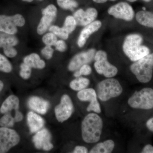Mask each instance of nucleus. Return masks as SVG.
<instances>
[{"mask_svg": "<svg viewBox=\"0 0 153 153\" xmlns=\"http://www.w3.org/2000/svg\"><path fill=\"white\" fill-rule=\"evenodd\" d=\"M20 141V136L15 130L0 127V153L7 152Z\"/></svg>", "mask_w": 153, "mask_h": 153, "instance_id": "7", "label": "nucleus"}, {"mask_svg": "<svg viewBox=\"0 0 153 153\" xmlns=\"http://www.w3.org/2000/svg\"><path fill=\"white\" fill-rule=\"evenodd\" d=\"M101 26V22L98 20L94 21L89 25L85 26L81 31L78 37L77 42L78 47H83L91 35L98 31Z\"/></svg>", "mask_w": 153, "mask_h": 153, "instance_id": "16", "label": "nucleus"}, {"mask_svg": "<svg viewBox=\"0 0 153 153\" xmlns=\"http://www.w3.org/2000/svg\"><path fill=\"white\" fill-rule=\"evenodd\" d=\"M24 62L31 68L36 69H43L46 66L45 61L41 60L39 55L36 53H32L25 57Z\"/></svg>", "mask_w": 153, "mask_h": 153, "instance_id": "21", "label": "nucleus"}, {"mask_svg": "<svg viewBox=\"0 0 153 153\" xmlns=\"http://www.w3.org/2000/svg\"><path fill=\"white\" fill-rule=\"evenodd\" d=\"M130 69L139 82H149L153 76V53L149 54L133 63Z\"/></svg>", "mask_w": 153, "mask_h": 153, "instance_id": "3", "label": "nucleus"}, {"mask_svg": "<svg viewBox=\"0 0 153 153\" xmlns=\"http://www.w3.org/2000/svg\"><path fill=\"white\" fill-rule=\"evenodd\" d=\"M74 110V105L71 97L68 94H63L60 99V103L55 107L56 119L61 123L66 121L71 117Z\"/></svg>", "mask_w": 153, "mask_h": 153, "instance_id": "9", "label": "nucleus"}, {"mask_svg": "<svg viewBox=\"0 0 153 153\" xmlns=\"http://www.w3.org/2000/svg\"><path fill=\"white\" fill-rule=\"evenodd\" d=\"M123 88L117 79L108 78L99 82L97 86V97L102 101H107L111 99L119 96Z\"/></svg>", "mask_w": 153, "mask_h": 153, "instance_id": "4", "label": "nucleus"}, {"mask_svg": "<svg viewBox=\"0 0 153 153\" xmlns=\"http://www.w3.org/2000/svg\"><path fill=\"white\" fill-rule=\"evenodd\" d=\"M57 13V7L52 4L42 9L43 16L37 27V32L38 34L43 35L47 32L56 19Z\"/></svg>", "mask_w": 153, "mask_h": 153, "instance_id": "11", "label": "nucleus"}, {"mask_svg": "<svg viewBox=\"0 0 153 153\" xmlns=\"http://www.w3.org/2000/svg\"><path fill=\"white\" fill-rule=\"evenodd\" d=\"M98 15L97 11L94 8H88L85 11L79 9L74 13V17L76 25L85 26L92 23L96 19Z\"/></svg>", "mask_w": 153, "mask_h": 153, "instance_id": "15", "label": "nucleus"}, {"mask_svg": "<svg viewBox=\"0 0 153 153\" xmlns=\"http://www.w3.org/2000/svg\"><path fill=\"white\" fill-rule=\"evenodd\" d=\"M20 105V100L15 95L9 96L3 102L0 108V112L3 114L10 112L13 110H18Z\"/></svg>", "mask_w": 153, "mask_h": 153, "instance_id": "19", "label": "nucleus"}, {"mask_svg": "<svg viewBox=\"0 0 153 153\" xmlns=\"http://www.w3.org/2000/svg\"><path fill=\"white\" fill-rule=\"evenodd\" d=\"M25 24V19L21 14L13 16L0 15L1 32L15 35L18 32L17 27H23Z\"/></svg>", "mask_w": 153, "mask_h": 153, "instance_id": "8", "label": "nucleus"}, {"mask_svg": "<svg viewBox=\"0 0 153 153\" xmlns=\"http://www.w3.org/2000/svg\"><path fill=\"white\" fill-rule=\"evenodd\" d=\"M115 143L112 140H108L103 142L98 143L93 147L90 153H110L114 149Z\"/></svg>", "mask_w": 153, "mask_h": 153, "instance_id": "20", "label": "nucleus"}, {"mask_svg": "<svg viewBox=\"0 0 153 153\" xmlns=\"http://www.w3.org/2000/svg\"><path fill=\"white\" fill-rule=\"evenodd\" d=\"M76 23L73 16H68L65 19L63 27L69 34L72 33L76 28Z\"/></svg>", "mask_w": 153, "mask_h": 153, "instance_id": "27", "label": "nucleus"}, {"mask_svg": "<svg viewBox=\"0 0 153 153\" xmlns=\"http://www.w3.org/2000/svg\"><path fill=\"white\" fill-rule=\"evenodd\" d=\"M36 133L33 137V140L36 149L45 151L53 149L54 146L51 143V135L48 130L41 129Z\"/></svg>", "mask_w": 153, "mask_h": 153, "instance_id": "14", "label": "nucleus"}, {"mask_svg": "<svg viewBox=\"0 0 153 153\" xmlns=\"http://www.w3.org/2000/svg\"><path fill=\"white\" fill-rule=\"evenodd\" d=\"M79 69V72L81 76H87L91 74L92 72V69L88 64L83 65Z\"/></svg>", "mask_w": 153, "mask_h": 153, "instance_id": "34", "label": "nucleus"}, {"mask_svg": "<svg viewBox=\"0 0 153 153\" xmlns=\"http://www.w3.org/2000/svg\"><path fill=\"white\" fill-rule=\"evenodd\" d=\"M95 53V49H91L76 54L70 60L68 66V70L76 71L83 65L90 63L94 59Z\"/></svg>", "mask_w": 153, "mask_h": 153, "instance_id": "13", "label": "nucleus"}, {"mask_svg": "<svg viewBox=\"0 0 153 153\" xmlns=\"http://www.w3.org/2000/svg\"><path fill=\"white\" fill-rule=\"evenodd\" d=\"M88 152L87 148L84 146H77L74 148L72 153H87Z\"/></svg>", "mask_w": 153, "mask_h": 153, "instance_id": "36", "label": "nucleus"}, {"mask_svg": "<svg viewBox=\"0 0 153 153\" xmlns=\"http://www.w3.org/2000/svg\"><path fill=\"white\" fill-rule=\"evenodd\" d=\"M3 46H4L3 44L1 42H0V48H3Z\"/></svg>", "mask_w": 153, "mask_h": 153, "instance_id": "45", "label": "nucleus"}, {"mask_svg": "<svg viewBox=\"0 0 153 153\" xmlns=\"http://www.w3.org/2000/svg\"><path fill=\"white\" fill-rule=\"evenodd\" d=\"M103 128V121L98 114L91 113L84 117L81 123L82 140L87 143H94L100 140Z\"/></svg>", "mask_w": 153, "mask_h": 153, "instance_id": "1", "label": "nucleus"}, {"mask_svg": "<svg viewBox=\"0 0 153 153\" xmlns=\"http://www.w3.org/2000/svg\"><path fill=\"white\" fill-rule=\"evenodd\" d=\"M57 2L58 5L64 10H73L78 6V3L75 0H57Z\"/></svg>", "mask_w": 153, "mask_h": 153, "instance_id": "28", "label": "nucleus"}, {"mask_svg": "<svg viewBox=\"0 0 153 153\" xmlns=\"http://www.w3.org/2000/svg\"><path fill=\"white\" fill-rule=\"evenodd\" d=\"M23 1L27 2L30 3L33 2L34 0H22Z\"/></svg>", "mask_w": 153, "mask_h": 153, "instance_id": "43", "label": "nucleus"}, {"mask_svg": "<svg viewBox=\"0 0 153 153\" xmlns=\"http://www.w3.org/2000/svg\"><path fill=\"white\" fill-rule=\"evenodd\" d=\"M136 19L140 25L153 28V13L146 11H139L136 14Z\"/></svg>", "mask_w": 153, "mask_h": 153, "instance_id": "22", "label": "nucleus"}, {"mask_svg": "<svg viewBox=\"0 0 153 153\" xmlns=\"http://www.w3.org/2000/svg\"><path fill=\"white\" fill-rule=\"evenodd\" d=\"M94 67L97 73L102 74L107 78H111L117 75L118 69L108 60L107 54L103 50L96 52L94 55Z\"/></svg>", "mask_w": 153, "mask_h": 153, "instance_id": "6", "label": "nucleus"}, {"mask_svg": "<svg viewBox=\"0 0 153 153\" xmlns=\"http://www.w3.org/2000/svg\"><path fill=\"white\" fill-rule=\"evenodd\" d=\"M3 48L4 53L7 57L13 58L16 57L18 54L17 50L13 46H4Z\"/></svg>", "mask_w": 153, "mask_h": 153, "instance_id": "32", "label": "nucleus"}, {"mask_svg": "<svg viewBox=\"0 0 153 153\" xmlns=\"http://www.w3.org/2000/svg\"><path fill=\"white\" fill-rule=\"evenodd\" d=\"M146 126L150 131L153 132V117L151 118L147 121Z\"/></svg>", "mask_w": 153, "mask_h": 153, "instance_id": "39", "label": "nucleus"}, {"mask_svg": "<svg viewBox=\"0 0 153 153\" xmlns=\"http://www.w3.org/2000/svg\"><path fill=\"white\" fill-rule=\"evenodd\" d=\"M14 120H15V122H20L23 120L24 118V115L23 114L21 111L18 110L15 111V116H14Z\"/></svg>", "mask_w": 153, "mask_h": 153, "instance_id": "37", "label": "nucleus"}, {"mask_svg": "<svg viewBox=\"0 0 153 153\" xmlns=\"http://www.w3.org/2000/svg\"><path fill=\"white\" fill-rule=\"evenodd\" d=\"M15 121L10 113L4 114L0 118V126L3 127L12 128L14 126Z\"/></svg>", "mask_w": 153, "mask_h": 153, "instance_id": "25", "label": "nucleus"}, {"mask_svg": "<svg viewBox=\"0 0 153 153\" xmlns=\"http://www.w3.org/2000/svg\"><path fill=\"white\" fill-rule=\"evenodd\" d=\"M4 87V84L1 80H0V92L3 90Z\"/></svg>", "mask_w": 153, "mask_h": 153, "instance_id": "42", "label": "nucleus"}, {"mask_svg": "<svg viewBox=\"0 0 153 153\" xmlns=\"http://www.w3.org/2000/svg\"><path fill=\"white\" fill-rule=\"evenodd\" d=\"M143 1L146 2H149L151 0H143Z\"/></svg>", "mask_w": 153, "mask_h": 153, "instance_id": "46", "label": "nucleus"}, {"mask_svg": "<svg viewBox=\"0 0 153 153\" xmlns=\"http://www.w3.org/2000/svg\"><path fill=\"white\" fill-rule=\"evenodd\" d=\"M49 105V102L38 96L32 97L28 101V105L30 109L41 114L47 113Z\"/></svg>", "mask_w": 153, "mask_h": 153, "instance_id": "17", "label": "nucleus"}, {"mask_svg": "<svg viewBox=\"0 0 153 153\" xmlns=\"http://www.w3.org/2000/svg\"><path fill=\"white\" fill-rule=\"evenodd\" d=\"M74 76H75L76 78V77H79V76H81L80 73H79V70H77L75 71V72H74Z\"/></svg>", "mask_w": 153, "mask_h": 153, "instance_id": "41", "label": "nucleus"}, {"mask_svg": "<svg viewBox=\"0 0 153 153\" xmlns=\"http://www.w3.org/2000/svg\"><path fill=\"white\" fill-rule=\"evenodd\" d=\"M77 98L80 101L89 102V105L86 110L88 112L93 111L97 114L101 112L100 104L97 100L96 91L92 88H86L78 91L77 94Z\"/></svg>", "mask_w": 153, "mask_h": 153, "instance_id": "10", "label": "nucleus"}, {"mask_svg": "<svg viewBox=\"0 0 153 153\" xmlns=\"http://www.w3.org/2000/svg\"><path fill=\"white\" fill-rule=\"evenodd\" d=\"M42 41L46 46H55L57 41V36L51 32L46 33L42 37Z\"/></svg>", "mask_w": 153, "mask_h": 153, "instance_id": "30", "label": "nucleus"}, {"mask_svg": "<svg viewBox=\"0 0 153 153\" xmlns=\"http://www.w3.org/2000/svg\"><path fill=\"white\" fill-rule=\"evenodd\" d=\"M41 53L46 59L50 60L53 56L54 49L50 46H46L41 50Z\"/></svg>", "mask_w": 153, "mask_h": 153, "instance_id": "33", "label": "nucleus"}, {"mask_svg": "<svg viewBox=\"0 0 153 153\" xmlns=\"http://www.w3.org/2000/svg\"><path fill=\"white\" fill-rule=\"evenodd\" d=\"M143 41L142 37L139 34H131L126 37L123 51L131 61L136 62L149 54V48L141 45Z\"/></svg>", "mask_w": 153, "mask_h": 153, "instance_id": "2", "label": "nucleus"}, {"mask_svg": "<svg viewBox=\"0 0 153 153\" xmlns=\"http://www.w3.org/2000/svg\"><path fill=\"white\" fill-rule=\"evenodd\" d=\"M20 68L21 70L19 72V74L21 77L24 79H29L32 74V68L24 62L21 64Z\"/></svg>", "mask_w": 153, "mask_h": 153, "instance_id": "31", "label": "nucleus"}, {"mask_svg": "<svg viewBox=\"0 0 153 153\" xmlns=\"http://www.w3.org/2000/svg\"><path fill=\"white\" fill-rule=\"evenodd\" d=\"M27 122L30 132H37L44 127L45 121L41 116L33 111H30L27 115Z\"/></svg>", "mask_w": 153, "mask_h": 153, "instance_id": "18", "label": "nucleus"}, {"mask_svg": "<svg viewBox=\"0 0 153 153\" xmlns=\"http://www.w3.org/2000/svg\"><path fill=\"white\" fill-rule=\"evenodd\" d=\"M128 103L135 109L150 110L153 108V89L145 88L135 91L129 98Z\"/></svg>", "mask_w": 153, "mask_h": 153, "instance_id": "5", "label": "nucleus"}, {"mask_svg": "<svg viewBox=\"0 0 153 153\" xmlns=\"http://www.w3.org/2000/svg\"><path fill=\"white\" fill-rule=\"evenodd\" d=\"M127 1L131 2H133L136 1L137 0H127Z\"/></svg>", "mask_w": 153, "mask_h": 153, "instance_id": "44", "label": "nucleus"}, {"mask_svg": "<svg viewBox=\"0 0 153 153\" xmlns=\"http://www.w3.org/2000/svg\"><path fill=\"white\" fill-rule=\"evenodd\" d=\"M13 70V66L7 57L0 54V71L10 73Z\"/></svg>", "mask_w": 153, "mask_h": 153, "instance_id": "29", "label": "nucleus"}, {"mask_svg": "<svg viewBox=\"0 0 153 153\" xmlns=\"http://www.w3.org/2000/svg\"><path fill=\"white\" fill-rule=\"evenodd\" d=\"M141 153H153V146L150 144H148L143 149Z\"/></svg>", "mask_w": 153, "mask_h": 153, "instance_id": "38", "label": "nucleus"}, {"mask_svg": "<svg viewBox=\"0 0 153 153\" xmlns=\"http://www.w3.org/2000/svg\"><path fill=\"white\" fill-rule=\"evenodd\" d=\"M90 84V80L84 77H76L71 81L69 84L70 88L73 90L79 91L87 88Z\"/></svg>", "mask_w": 153, "mask_h": 153, "instance_id": "23", "label": "nucleus"}, {"mask_svg": "<svg viewBox=\"0 0 153 153\" xmlns=\"http://www.w3.org/2000/svg\"><path fill=\"white\" fill-rule=\"evenodd\" d=\"M49 31L63 40H67L69 37V33L63 27H60L55 25H52L49 28Z\"/></svg>", "mask_w": 153, "mask_h": 153, "instance_id": "26", "label": "nucleus"}, {"mask_svg": "<svg viewBox=\"0 0 153 153\" xmlns=\"http://www.w3.org/2000/svg\"><path fill=\"white\" fill-rule=\"evenodd\" d=\"M56 50L60 52H64L67 49V45L63 40L57 41L55 45Z\"/></svg>", "mask_w": 153, "mask_h": 153, "instance_id": "35", "label": "nucleus"}, {"mask_svg": "<svg viewBox=\"0 0 153 153\" xmlns=\"http://www.w3.org/2000/svg\"><path fill=\"white\" fill-rule=\"evenodd\" d=\"M94 1L97 3H99V4H102V3H104L106 2L108 0H93ZM111 1H115L116 0H109Z\"/></svg>", "mask_w": 153, "mask_h": 153, "instance_id": "40", "label": "nucleus"}, {"mask_svg": "<svg viewBox=\"0 0 153 153\" xmlns=\"http://www.w3.org/2000/svg\"><path fill=\"white\" fill-rule=\"evenodd\" d=\"M0 42L4 45L3 47L4 46L14 47L18 44L19 41L15 35H12L0 31Z\"/></svg>", "mask_w": 153, "mask_h": 153, "instance_id": "24", "label": "nucleus"}, {"mask_svg": "<svg viewBox=\"0 0 153 153\" xmlns=\"http://www.w3.org/2000/svg\"><path fill=\"white\" fill-rule=\"evenodd\" d=\"M108 13L116 19L126 21H131L134 16V12L131 6L124 2L111 6L108 10Z\"/></svg>", "mask_w": 153, "mask_h": 153, "instance_id": "12", "label": "nucleus"}]
</instances>
